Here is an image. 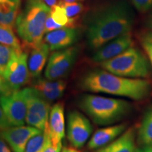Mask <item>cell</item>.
<instances>
[{"mask_svg": "<svg viewBox=\"0 0 152 152\" xmlns=\"http://www.w3.org/2000/svg\"><path fill=\"white\" fill-rule=\"evenodd\" d=\"M50 16L56 23L62 27L75 28L77 19H71L67 16L64 9L59 4L51 8Z\"/></svg>", "mask_w": 152, "mask_h": 152, "instance_id": "21", "label": "cell"}, {"mask_svg": "<svg viewBox=\"0 0 152 152\" xmlns=\"http://www.w3.org/2000/svg\"><path fill=\"white\" fill-rule=\"evenodd\" d=\"M28 54L22 50H15L6 68L3 77L11 90H18L29 82Z\"/></svg>", "mask_w": 152, "mask_h": 152, "instance_id": "8", "label": "cell"}, {"mask_svg": "<svg viewBox=\"0 0 152 152\" xmlns=\"http://www.w3.org/2000/svg\"><path fill=\"white\" fill-rule=\"evenodd\" d=\"M50 11V7L42 0H25L15 23L17 33L25 44L33 48L42 42Z\"/></svg>", "mask_w": 152, "mask_h": 152, "instance_id": "4", "label": "cell"}, {"mask_svg": "<svg viewBox=\"0 0 152 152\" xmlns=\"http://www.w3.org/2000/svg\"><path fill=\"white\" fill-rule=\"evenodd\" d=\"M0 104L11 126L23 125L27 114V99L23 89L0 97Z\"/></svg>", "mask_w": 152, "mask_h": 152, "instance_id": "9", "label": "cell"}, {"mask_svg": "<svg viewBox=\"0 0 152 152\" xmlns=\"http://www.w3.org/2000/svg\"><path fill=\"white\" fill-rule=\"evenodd\" d=\"M11 126L10 123L7 120L6 115L4 112V110L0 104V130H4Z\"/></svg>", "mask_w": 152, "mask_h": 152, "instance_id": "31", "label": "cell"}, {"mask_svg": "<svg viewBox=\"0 0 152 152\" xmlns=\"http://www.w3.org/2000/svg\"><path fill=\"white\" fill-rule=\"evenodd\" d=\"M0 44L11 47L17 50H22L20 42L13 31V28L1 23H0Z\"/></svg>", "mask_w": 152, "mask_h": 152, "instance_id": "20", "label": "cell"}, {"mask_svg": "<svg viewBox=\"0 0 152 152\" xmlns=\"http://www.w3.org/2000/svg\"><path fill=\"white\" fill-rule=\"evenodd\" d=\"M137 132L133 127L127 130L111 143L96 149L94 152H136Z\"/></svg>", "mask_w": 152, "mask_h": 152, "instance_id": "17", "label": "cell"}, {"mask_svg": "<svg viewBox=\"0 0 152 152\" xmlns=\"http://www.w3.org/2000/svg\"><path fill=\"white\" fill-rule=\"evenodd\" d=\"M0 152H11V149L9 148L8 144L1 137H0Z\"/></svg>", "mask_w": 152, "mask_h": 152, "instance_id": "33", "label": "cell"}, {"mask_svg": "<svg viewBox=\"0 0 152 152\" xmlns=\"http://www.w3.org/2000/svg\"><path fill=\"white\" fill-rule=\"evenodd\" d=\"M46 137L45 131L35 134L28 141L24 152H39L45 146Z\"/></svg>", "mask_w": 152, "mask_h": 152, "instance_id": "23", "label": "cell"}, {"mask_svg": "<svg viewBox=\"0 0 152 152\" xmlns=\"http://www.w3.org/2000/svg\"><path fill=\"white\" fill-rule=\"evenodd\" d=\"M133 39L131 32L125 33L105 44L96 49L92 59L94 62L102 63L111 59L132 47Z\"/></svg>", "mask_w": 152, "mask_h": 152, "instance_id": "12", "label": "cell"}, {"mask_svg": "<svg viewBox=\"0 0 152 152\" xmlns=\"http://www.w3.org/2000/svg\"><path fill=\"white\" fill-rule=\"evenodd\" d=\"M42 132L43 131L30 125H18L0 130V137L8 144L13 152H24L28 141Z\"/></svg>", "mask_w": 152, "mask_h": 152, "instance_id": "11", "label": "cell"}, {"mask_svg": "<svg viewBox=\"0 0 152 152\" xmlns=\"http://www.w3.org/2000/svg\"><path fill=\"white\" fill-rule=\"evenodd\" d=\"M42 1L44 3L46 4L47 6H49L50 8H52V7H54V6L58 4L61 1L59 0H42Z\"/></svg>", "mask_w": 152, "mask_h": 152, "instance_id": "35", "label": "cell"}, {"mask_svg": "<svg viewBox=\"0 0 152 152\" xmlns=\"http://www.w3.org/2000/svg\"><path fill=\"white\" fill-rule=\"evenodd\" d=\"M67 137L73 147L80 149L88 141L93 131L90 120L78 111L68 114Z\"/></svg>", "mask_w": 152, "mask_h": 152, "instance_id": "10", "label": "cell"}, {"mask_svg": "<svg viewBox=\"0 0 152 152\" xmlns=\"http://www.w3.org/2000/svg\"><path fill=\"white\" fill-rule=\"evenodd\" d=\"M11 92H13V91L11 90V89L9 88L3 76L0 75V97Z\"/></svg>", "mask_w": 152, "mask_h": 152, "instance_id": "32", "label": "cell"}, {"mask_svg": "<svg viewBox=\"0 0 152 152\" xmlns=\"http://www.w3.org/2000/svg\"><path fill=\"white\" fill-rule=\"evenodd\" d=\"M21 0H0V23L14 28Z\"/></svg>", "mask_w": 152, "mask_h": 152, "instance_id": "18", "label": "cell"}, {"mask_svg": "<svg viewBox=\"0 0 152 152\" xmlns=\"http://www.w3.org/2000/svg\"><path fill=\"white\" fill-rule=\"evenodd\" d=\"M136 152H152V144L142 146L140 148H137Z\"/></svg>", "mask_w": 152, "mask_h": 152, "instance_id": "34", "label": "cell"}, {"mask_svg": "<svg viewBox=\"0 0 152 152\" xmlns=\"http://www.w3.org/2000/svg\"><path fill=\"white\" fill-rule=\"evenodd\" d=\"M79 52L78 47L72 46L53 52L45 68V77L49 80H59L66 77L73 68Z\"/></svg>", "mask_w": 152, "mask_h": 152, "instance_id": "7", "label": "cell"}, {"mask_svg": "<svg viewBox=\"0 0 152 152\" xmlns=\"http://www.w3.org/2000/svg\"><path fill=\"white\" fill-rule=\"evenodd\" d=\"M59 4L64 9L67 16L71 19H77V16H78L84 9V6L80 2L68 3L61 1Z\"/></svg>", "mask_w": 152, "mask_h": 152, "instance_id": "25", "label": "cell"}, {"mask_svg": "<svg viewBox=\"0 0 152 152\" xmlns=\"http://www.w3.org/2000/svg\"><path fill=\"white\" fill-rule=\"evenodd\" d=\"M133 5L140 12L144 13L152 7V0H132Z\"/></svg>", "mask_w": 152, "mask_h": 152, "instance_id": "29", "label": "cell"}, {"mask_svg": "<svg viewBox=\"0 0 152 152\" xmlns=\"http://www.w3.org/2000/svg\"><path fill=\"white\" fill-rule=\"evenodd\" d=\"M134 19V11L126 1H117L102 9L87 22V45L96 51L112 39L129 33Z\"/></svg>", "mask_w": 152, "mask_h": 152, "instance_id": "1", "label": "cell"}, {"mask_svg": "<svg viewBox=\"0 0 152 152\" xmlns=\"http://www.w3.org/2000/svg\"><path fill=\"white\" fill-rule=\"evenodd\" d=\"M49 47L45 42H42L33 47L30 55L28 56V68L30 77L37 79L40 77L47 62L48 61Z\"/></svg>", "mask_w": 152, "mask_h": 152, "instance_id": "16", "label": "cell"}, {"mask_svg": "<svg viewBox=\"0 0 152 152\" xmlns=\"http://www.w3.org/2000/svg\"><path fill=\"white\" fill-rule=\"evenodd\" d=\"M104 70L130 78L146 79L150 76L149 61L138 49L130 47L111 59L100 63Z\"/></svg>", "mask_w": 152, "mask_h": 152, "instance_id": "5", "label": "cell"}, {"mask_svg": "<svg viewBox=\"0 0 152 152\" xmlns=\"http://www.w3.org/2000/svg\"><path fill=\"white\" fill-rule=\"evenodd\" d=\"M15 50L17 49L0 44V75L3 76Z\"/></svg>", "mask_w": 152, "mask_h": 152, "instance_id": "24", "label": "cell"}, {"mask_svg": "<svg viewBox=\"0 0 152 152\" xmlns=\"http://www.w3.org/2000/svg\"><path fill=\"white\" fill-rule=\"evenodd\" d=\"M46 132V142H45V146L39 152H61L62 149V143L58 144H55L53 143L49 137L48 132L46 130H44Z\"/></svg>", "mask_w": 152, "mask_h": 152, "instance_id": "28", "label": "cell"}, {"mask_svg": "<svg viewBox=\"0 0 152 152\" xmlns=\"http://www.w3.org/2000/svg\"><path fill=\"white\" fill-rule=\"evenodd\" d=\"M61 152H80V150L76 149L75 147H64L62 148L61 151Z\"/></svg>", "mask_w": 152, "mask_h": 152, "instance_id": "36", "label": "cell"}, {"mask_svg": "<svg viewBox=\"0 0 152 152\" xmlns=\"http://www.w3.org/2000/svg\"><path fill=\"white\" fill-rule=\"evenodd\" d=\"M64 28L62 27L61 26L56 23V22L53 20L52 16H50V14L47 17L46 22H45V34L47 33H49V32L54 31V30H56L57 29H59V28Z\"/></svg>", "mask_w": 152, "mask_h": 152, "instance_id": "30", "label": "cell"}, {"mask_svg": "<svg viewBox=\"0 0 152 152\" xmlns=\"http://www.w3.org/2000/svg\"><path fill=\"white\" fill-rule=\"evenodd\" d=\"M62 1H65V2H68V3H73V2H80V1H84V0H62Z\"/></svg>", "mask_w": 152, "mask_h": 152, "instance_id": "38", "label": "cell"}, {"mask_svg": "<svg viewBox=\"0 0 152 152\" xmlns=\"http://www.w3.org/2000/svg\"><path fill=\"white\" fill-rule=\"evenodd\" d=\"M127 130V123L107 125L96 130L87 144L90 149H97L112 142Z\"/></svg>", "mask_w": 152, "mask_h": 152, "instance_id": "15", "label": "cell"}, {"mask_svg": "<svg viewBox=\"0 0 152 152\" xmlns=\"http://www.w3.org/2000/svg\"><path fill=\"white\" fill-rule=\"evenodd\" d=\"M45 130L48 132L53 143H62L63 139L65 137V114L64 106L62 103L54 104L51 108L48 123Z\"/></svg>", "mask_w": 152, "mask_h": 152, "instance_id": "14", "label": "cell"}, {"mask_svg": "<svg viewBox=\"0 0 152 152\" xmlns=\"http://www.w3.org/2000/svg\"><path fill=\"white\" fill-rule=\"evenodd\" d=\"M148 26H149L150 30H151L152 32V14H151V16H150V17H149V20H148Z\"/></svg>", "mask_w": 152, "mask_h": 152, "instance_id": "37", "label": "cell"}, {"mask_svg": "<svg viewBox=\"0 0 152 152\" xmlns=\"http://www.w3.org/2000/svg\"><path fill=\"white\" fill-rule=\"evenodd\" d=\"M66 88H59L52 91H44V92H39L43 98H45L49 102H54L61 97L64 94Z\"/></svg>", "mask_w": 152, "mask_h": 152, "instance_id": "27", "label": "cell"}, {"mask_svg": "<svg viewBox=\"0 0 152 152\" xmlns=\"http://www.w3.org/2000/svg\"><path fill=\"white\" fill-rule=\"evenodd\" d=\"M140 43L152 67V32L146 31L140 35Z\"/></svg>", "mask_w": 152, "mask_h": 152, "instance_id": "26", "label": "cell"}, {"mask_svg": "<svg viewBox=\"0 0 152 152\" xmlns=\"http://www.w3.org/2000/svg\"><path fill=\"white\" fill-rule=\"evenodd\" d=\"M79 86L87 92L111 94L133 100L144 99L152 92V85L147 80L122 77L104 69L87 72L80 80Z\"/></svg>", "mask_w": 152, "mask_h": 152, "instance_id": "2", "label": "cell"}, {"mask_svg": "<svg viewBox=\"0 0 152 152\" xmlns=\"http://www.w3.org/2000/svg\"><path fill=\"white\" fill-rule=\"evenodd\" d=\"M80 32L77 28L64 27L45 35L44 42L51 51H58L72 47L78 40Z\"/></svg>", "mask_w": 152, "mask_h": 152, "instance_id": "13", "label": "cell"}, {"mask_svg": "<svg viewBox=\"0 0 152 152\" xmlns=\"http://www.w3.org/2000/svg\"><path fill=\"white\" fill-rule=\"evenodd\" d=\"M37 92L52 91L59 88H66V83L61 80H49L43 78H37L34 81L33 87Z\"/></svg>", "mask_w": 152, "mask_h": 152, "instance_id": "22", "label": "cell"}, {"mask_svg": "<svg viewBox=\"0 0 152 152\" xmlns=\"http://www.w3.org/2000/svg\"><path fill=\"white\" fill-rule=\"evenodd\" d=\"M137 140L141 146L152 144V105L144 113L137 132Z\"/></svg>", "mask_w": 152, "mask_h": 152, "instance_id": "19", "label": "cell"}, {"mask_svg": "<svg viewBox=\"0 0 152 152\" xmlns=\"http://www.w3.org/2000/svg\"><path fill=\"white\" fill-rule=\"evenodd\" d=\"M78 106L95 124L102 126L118 123L132 111L128 101L94 94L83 95L78 101Z\"/></svg>", "mask_w": 152, "mask_h": 152, "instance_id": "3", "label": "cell"}, {"mask_svg": "<svg viewBox=\"0 0 152 152\" xmlns=\"http://www.w3.org/2000/svg\"><path fill=\"white\" fill-rule=\"evenodd\" d=\"M23 90L27 99L26 123L28 125L44 131L48 123L50 102L43 98L33 87H26Z\"/></svg>", "mask_w": 152, "mask_h": 152, "instance_id": "6", "label": "cell"}]
</instances>
